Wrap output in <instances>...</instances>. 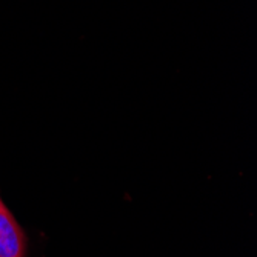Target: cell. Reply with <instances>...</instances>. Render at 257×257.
Instances as JSON below:
<instances>
[{
  "mask_svg": "<svg viewBox=\"0 0 257 257\" xmlns=\"http://www.w3.org/2000/svg\"><path fill=\"white\" fill-rule=\"evenodd\" d=\"M25 234L0 199V257H25Z\"/></svg>",
  "mask_w": 257,
  "mask_h": 257,
  "instance_id": "6da1fadb",
  "label": "cell"
}]
</instances>
